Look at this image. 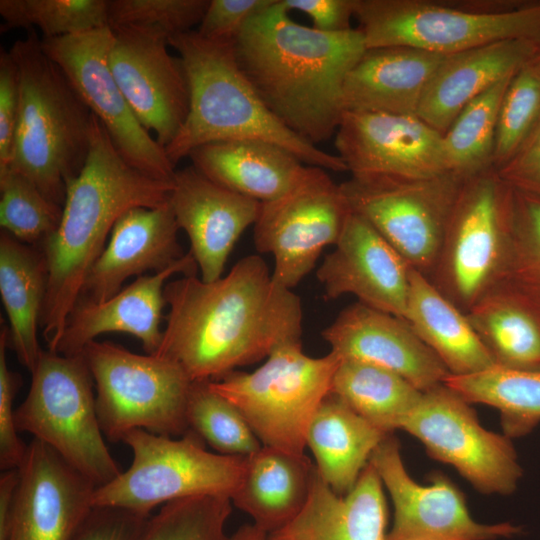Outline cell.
Masks as SVG:
<instances>
[{"mask_svg": "<svg viewBox=\"0 0 540 540\" xmlns=\"http://www.w3.org/2000/svg\"><path fill=\"white\" fill-rule=\"evenodd\" d=\"M164 297L166 326L154 355L176 362L192 381L217 380L302 342L301 300L274 282L259 255L212 282L196 275L168 282Z\"/></svg>", "mask_w": 540, "mask_h": 540, "instance_id": "1", "label": "cell"}, {"mask_svg": "<svg viewBox=\"0 0 540 540\" xmlns=\"http://www.w3.org/2000/svg\"><path fill=\"white\" fill-rule=\"evenodd\" d=\"M232 48L270 111L316 146L336 134L344 82L367 50L359 28L329 33L300 25L281 0L251 18Z\"/></svg>", "mask_w": 540, "mask_h": 540, "instance_id": "2", "label": "cell"}, {"mask_svg": "<svg viewBox=\"0 0 540 540\" xmlns=\"http://www.w3.org/2000/svg\"><path fill=\"white\" fill-rule=\"evenodd\" d=\"M173 185L174 180L155 179L127 163L92 116L86 162L67 185L58 228L42 242L47 289L40 328L49 351H56L87 275L117 220L131 208L167 203Z\"/></svg>", "mask_w": 540, "mask_h": 540, "instance_id": "3", "label": "cell"}, {"mask_svg": "<svg viewBox=\"0 0 540 540\" xmlns=\"http://www.w3.org/2000/svg\"><path fill=\"white\" fill-rule=\"evenodd\" d=\"M180 54L189 88V112L164 148L175 166L197 147L230 140L278 145L308 166L348 172L338 155L323 151L287 128L266 106L240 70L232 43L203 38L196 30L168 39Z\"/></svg>", "mask_w": 540, "mask_h": 540, "instance_id": "4", "label": "cell"}, {"mask_svg": "<svg viewBox=\"0 0 540 540\" xmlns=\"http://www.w3.org/2000/svg\"><path fill=\"white\" fill-rule=\"evenodd\" d=\"M9 51L20 84L9 169L63 206L67 185L88 156L93 115L34 32L17 40Z\"/></svg>", "mask_w": 540, "mask_h": 540, "instance_id": "5", "label": "cell"}, {"mask_svg": "<svg viewBox=\"0 0 540 540\" xmlns=\"http://www.w3.org/2000/svg\"><path fill=\"white\" fill-rule=\"evenodd\" d=\"M354 18L367 49L408 46L452 55L508 40L540 46V3L355 0Z\"/></svg>", "mask_w": 540, "mask_h": 540, "instance_id": "6", "label": "cell"}, {"mask_svg": "<svg viewBox=\"0 0 540 540\" xmlns=\"http://www.w3.org/2000/svg\"><path fill=\"white\" fill-rule=\"evenodd\" d=\"M121 441L130 448L132 462L115 479L96 487L93 506L149 516L157 506L180 499H231L246 468L247 456L212 453L192 430L175 439L135 429Z\"/></svg>", "mask_w": 540, "mask_h": 540, "instance_id": "7", "label": "cell"}, {"mask_svg": "<svg viewBox=\"0 0 540 540\" xmlns=\"http://www.w3.org/2000/svg\"><path fill=\"white\" fill-rule=\"evenodd\" d=\"M340 361L331 350L311 357L302 342L288 343L256 370H235L209 385L241 411L262 446L302 455L309 425L331 393Z\"/></svg>", "mask_w": 540, "mask_h": 540, "instance_id": "8", "label": "cell"}, {"mask_svg": "<svg viewBox=\"0 0 540 540\" xmlns=\"http://www.w3.org/2000/svg\"><path fill=\"white\" fill-rule=\"evenodd\" d=\"M31 375L29 392L15 408L17 430L53 449L96 487L115 479L121 470L104 440L83 354L42 351Z\"/></svg>", "mask_w": 540, "mask_h": 540, "instance_id": "9", "label": "cell"}, {"mask_svg": "<svg viewBox=\"0 0 540 540\" xmlns=\"http://www.w3.org/2000/svg\"><path fill=\"white\" fill-rule=\"evenodd\" d=\"M82 354L93 378L101 430L119 442L131 430L180 437L190 428L187 404L193 381L176 362L92 341Z\"/></svg>", "mask_w": 540, "mask_h": 540, "instance_id": "10", "label": "cell"}, {"mask_svg": "<svg viewBox=\"0 0 540 540\" xmlns=\"http://www.w3.org/2000/svg\"><path fill=\"white\" fill-rule=\"evenodd\" d=\"M508 185L496 169L466 177L428 277L466 313L502 278L509 245Z\"/></svg>", "mask_w": 540, "mask_h": 540, "instance_id": "11", "label": "cell"}, {"mask_svg": "<svg viewBox=\"0 0 540 540\" xmlns=\"http://www.w3.org/2000/svg\"><path fill=\"white\" fill-rule=\"evenodd\" d=\"M465 177L353 176L340 184L351 211L366 219L415 270L429 277Z\"/></svg>", "mask_w": 540, "mask_h": 540, "instance_id": "12", "label": "cell"}, {"mask_svg": "<svg viewBox=\"0 0 540 540\" xmlns=\"http://www.w3.org/2000/svg\"><path fill=\"white\" fill-rule=\"evenodd\" d=\"M401 429L483 494L510 495L522 478L511 438L485 429L471 403L444 383L422 393Z\"/></svg>", "mask_w": 540, "mask_h": 540, "instance_id": "13", "label": "cell"}, {"mask_svg": "<svg viewBox=\"0 0 540 540\" xmlns=\"http://www.w3.org/2000/svg\"><path fill=\"white\" fill-rule=\"evenodd\" d=\"M350 212L340 184L314 166L290 192L261 203L253 240L259 253L273 256L274 282L296 287L315 268L324 248L337 243Z\"/></svg>", "mask_w": 540, "mask_h": 540, "instance_id": "14", "label": "cell"}, {"mask_svg": "<svg viewBox=\"0 0 540 540\" xmlns=\"http://www.w3.org/2000/svg\"><path fill=\"white\" fill-rule=\"evenodd\" d=\"M114 33L108 26L41 39L44 52L61 68L90 112L101 122L115 148L132 167L164 181L176 171L163 147L140 124L109 63Z\"/></svg>", "mask_w": 540, "mask_h": 540, "instance_id": "15", "label": "cell"}, {"mask_svg": "<svg viewBox=\"0 0 540 540\" xmlns=\"http://www.w3.org/2000/svg\"><path fill=\"white\" fill-rule=\"evenodd\" d=\"M369 463L376 470L393 503V523L386 540H496L521 532L508 522L482 524L473 519L462 492L446 476L436 473L428 485L407 472L398 440L387 435Z\"/></svg>", "mask_w": 540, "mask_h": 540, "instance_id": "16", "label": "cell"}, {"mask_svg": "<svg viewBox=\"0 0 540 540\" xmlns=\"http://www.w3.org/2000/svg\"><path fill=\"white\" fill-rule=\"evenodd\" d=\"M110 68L140 124L165 148L189 112V88L181 60L168 51V39L132 28L112 30Z\"/></svg>", "mask_w": 540, "mask_h": 540, "instance_id": "17", "label": "cell"}, {"mask_svg": "<svg viewBox=\"0 0 540 540\" xmlns=\"http://www.w3.org/2000/svg\"><path fill=\"white\" fill-rule=\"evenodd\" d=\"M335 147L353 176L429 177L449 172L443 134L417 115L344 111Z\"/></svg>", "mask_w": 540, "mask_h": 540, "instance_id": "18", "label": "cell"}, {"mask_svg": "<svg viewBox=\"0 0 540 540\" xmlns=\"http://www.w3.org/2000/svg\"><path fill=\"white\" fill-rule=\"evenodd\" d=\"M18 469L6 540H71L94 507L96 485L36 439Z\"/></svg>", "mask_w": 540, "mask_h": 540, "instance_id": "19", "label": "cell"}, {"mask_svg": "<svg viewBox=\"0 0 540 540\" xmlns=\"http://www.w3.org/2000/svg\"><path fill=\"white\" fill-rule=\"evenodd\" d=\"M411 268L366 219L351 211L316 277L327 300L353 295L364 305L404 319Z\"/></svg>", "mask_w": 540, "mask_h": 540, "instance_id": "20", "label": "cell"}, {"mask_svg": "<svg viewBox=\"0 0 540 540\" xmlns=\"http://www.w3.org/2000/svg\"><path fill=\"white\" fill-rule=\"evenodd\" d=\"M169 203L205 282L222 277L232 249L254 225L261 207V202L215 183L193 166L176 171Z\"/></svg>", "mask_w": 540, "mask_h": 540, "instance_id": "21", "label": "cell"}, {"mask_svg": "<svg viewBox=\"0 0 540 540\" xmlns=\"http://www.w3.org/2000/svg\"><path fill=\"white\" fill-rule=\"evenodd\" d=\"M331 351L389 369L421 392L444 383L450 375L437 355L409 323L360 302L345 307L322 331Z\"/></svg>", "mask_w": 540, "mask_h": 540, "instance_id": "22", "label": "cell"}, {"mask_svg": "<svg viewBox=\"0 0 540 540\" xmlns=\"http://www.w3.org/2000/svg\"><path fill=\"white\" fill-rule=\"evenodd\" d=\"M198 266L189 251L173 266L152 275H142L104 301L80 297L73 307L56 353L81 354L87 344L104 333H126L141 341L147 354L159 348L160 323L166 305V281L175 274L196 275Z\"/></svg>", "mask_w": 540, "mask_h": 540, "instance_id": "23", "label": "cell"}, {"mask_svg": "<svg viewBox=\"0 0 540 540\" xmlns=\"http://www.w3.org/2000/svg\"><path fill=\"white\" fill-rule=\"evenodd\" d=\"M178 230L169 201L126 211L91 267L80 297L104 301L118 293L129 277L161 272L179 262L186 253L178 242Z\"/></svg>", "mask_w": 540, "mask_h": 540, "instance_id": "24", "label": "cell"}, {"mask_svg": "<svg viewBox=\"0 0 540 540\" xmlns=\"http://www.w3.org/2000/svg\"><path fill=\"white\" fill-rule=\"evenodd\" d=\"M387 505L382 482L368 463L355 486L335 493L314 468L308 498L271 540H386Z\"/></svg>", "mask_w": 540, "mask_h": 540, "instance_id": "25", "label": "cell"}, {"mask_svg": "<svg viewBox=\"0 0 540 540\" xmlns=\"http://www.w3.org/2000/svg\"><path fill=\"white\" fill-rule=\"evenodd\" d=\"M539 53L536 43L508 40L448 55L429 82L417 116L444 134L469 102Z\"/></svg>", "mask_w": 540, "mask_h": 540, "instance_id": "26", "label": "cell"}, {"mask_svg": "<svg viewBox=\"0 0 540 540\" xmlns=\"http://www.w3.org/2000/svg\"><path fill=\"white\" fill-rule=\"evenodd\" d=\"M447 56L408 46L367 49L344 82L343 110L417 115Z\"/></svg>", "mask_w": 540, "mask_h": 540, "instance_id": "27", "label": "cell"}, {"mask_svg": "<svg viewBox=\"0 0 540 540\" xmlns=\"http://www.w3.org/2000/svg\"><path fill=\"white\" fill-rule=\"evenodd\" d=\"M188 157L215 183L261 203L294 189L309 167L286 149L259 140H230L202 145Z\"/></svg>", "mask_w": 540, "mask_h": 540, "instance_id": "28", "label": "cell"}, {"mask_svg": "<svg viewBox=\"0 0 540 540\" xmlns=\"http://www.w3.org/2000/svg\"><path fill=\"white\" fill-rule=\"evenodd\" d=\"M314 468L305 454L262 446L247 456L241 484L231 502L251 517L252 524L273 533L305 505Z\"/></svg>", "mask_w": 540, "mask_h": 540, "instance_id": "29", "label": "cell"}, {"mask_svg": "<svg viewBox=\"0 0 540 540\" xmlns=\"http://www.w3.org/2000/svg\"><path fill=\"white\" fill-rule=\"evenodd\" d=\"M404 319L451 375L472 374L495 365L466 313L413 268Z\"/></svg>", "mask_w": 540, "mask_h": 540, "instance_id": "30", "label": "cell"}, {"mask_svg": "<svg viewBox=\"0 0 540 540\" xmlns=\"http://www.w3.org/2000/svg\"><path fill=\"white\" fill-rule=\"evenodd\" d=\"M387 435L330 393L309 425L306 447L313 454L320 478L335 493L345 495Z\"/></svg>", "mask_w": 540, "mask_h": 540, "instance_id": "31", "label": "cell"}, {"mask_svg": "<svg viewBox=\"0 0 540 540\" xmlns=\"http://www.w3.org/2000/svg\"><path fill=\"white\" fill-rule=\"evenodd\" d=\"M47 289L44 254L4 230L0 233V295L8 320V345L34 370L41 352L38 328Z\"/></svg>", "mask_w": 540, "mask_h": 540, "instance_id": "32", "label": "cell"}, {"mask_svg": "<svg viewBox=\"0 0 540 540\" xmlns=\"http://www.w3.org/2000/svg\"><path fill=\"white\" fill-rule=\"evenodd\" d=\"M534 306L499 284L466 312L495 365L540 369V316Z\"/></svg>", "mask_w": 540, "mask_h": 540, "instance_id": "33", "label": "cell"}, {"mask_svg": "<svg viewBox=\"0 0 540 540\" xmlns=\"http://www.w3.org/2000/svg\"><path fill=\"white\" fill-rule=\"evenodd\" d=\"M331 393L371 425L392 434L401 429L423 392L389 369L344 358L334 374Z\"/></svg>", "mask_w": 540, "mask_h": 540, "instance_id": "34", "label": "cell"}, {"mask_svg": "<svg viewBox=\"0 0 540 540\" xmlns=\"http://www.w3.org/2000/svg\"><path fill=\"white\" fill-rule=\"evenodd\" d=\"M444 384L469 403L499 410L504 434L523 436L540 422V369L494 365L467 375H448Z\"/></svg>", "mask_w": 540, "mask_h": 540, "instance_id": "35", "label": "cell"}, {"mask_svg": "<svg viewBox=\"0 0 540 540\" xmlns=\"http://www.w3.org/2000/svg\"><path fill=\"white\" fill-rule=\"evenodd\" d=\"M513 75L469 102L443 134L449 172L466 178L493 167L498 113Z\"/></svg>", "mask_w": 540, "mask_h": 540, "instance_id": "36", "label": "cell"}, {"mask_svg": "<svg viewBox=\"0 0 540 540\" xmlns=\"http://www.w3.org/2000/svg\"><path fill=\"white\" fill-rule=\"evenodd\" d=\"M187 421L190 430L220 454L250 456L262 447L241 411L215 392L209 380L193 381Z\"/></svg>", "mask_w": 540, "mask_h": 540, "instance_id": "37", "label": "cell"}, {"mask_svg": "<svg viewBox=\"0 0 540 540\" xmlns=\"http://www.w3.org/2000/svg\"><path fill=\"white\" fill-rule=\"evenodd\" d=\"M0 15L2 31L36 26L43 39L57 38L108 26V1L1 0Z\"/></svg>", "mask_w": 540, "mask_h": 540, "instance_id": "38", "label": "cell"}, {"mask_svg": "<svg viewBox=\"0 0 540 540\" xmlns=\"http://www.w3.org/2000/svg\"><path fill=\"white\" fill-rule=\"evenodd\" d=\"M232 502L223 496H197L166 503L151 514L137 540H228L225 526Z\"/></svg>", "mask_w": 540, "mask_h": 540, "instance_id": "39", "label": "cell"}, {"mask_svg": "<svg viewBox=\"0 0 540 540\" xmlns=\"http://www.w3.org/2000/svg\"><path fill=\"white\" fill-rule=\"evenodd\" d=\"M62 206L50 201L26 177L0 173V225L26 244L42 243L59 226Z\"/></svg>", "mask_w": 540, "mask_h": 540, "instance_id": "40", "label": "cell"}, {"mask_svg": "<svg viewBox=\"0 0 540 540\" xmlns=\"http://www.w3.org/2000/svg\"><path fill=\"white\" fill-rule=\"evenodd\" d=\"M539 121L540 71L529 62L513 75L500 105L494 169H500L513 158Z\"/></svg>", "mask_w": 540, "mask_h": 540, "instance_id": "41", "label": "cell"}, {"mask_svg": "<svg viewBox=\"0 0 540 540\" xmlns=\"http://www.w3.org/2000/svg\"><path fill=\"white\" fill-rule=\"evenodd\" d=\"M209 0H108L112 30L139 29L167 39L199 26Z\"/></svg>", "mask_w": 540, "mask_h": 540, "instance_id": "42", "label": "cell"}, {"mask_svg": "<svg viewBox=\"0 0 540 540\" xmlns=\"http://www.w3.org/2000/svg\"><path fill=\"white\" fill-rule=\"evenodd\" d=\"M8 326L0 333V468L2 471L19 468L27 445L20 439L15 424V396L21 386V376L9 369L6 358Z\"/></svg>", "mask_w": 540, "mask_h": 540, "instance_id": "43", "label": "cell"}, {"mask_svg": "<svg viewBox=\"0 0 540 540\" xmlns=\"http://www.w3.org/2000/svg\"><path fill=\"white\" fill-rule=\"evenodd\" d=\"M276 0H209L196 29L205 39L233 43L246 23Z\"/></svg>", "mask_w": 540, "mask_h": 540, "instance_id": "44", "label": "cell"}, {"mask_svg": "<svg viewBox=\"0 0 540 540\" xmlns=\"http://www.w3.org/2000/svg\"><path fill=\"white\" fill-rule=\"evenodd\" d=\"M149 516L94 506L71 540H137Z\"/></svg>", "mask_w": 540, "mask_h": 540, "instance_id": "45", "label": "cell"}, {"mask_svg": "<svg viewBox=\"0 0 540 540\" xmlns=\"http://www.w3.org/2000/svg\"><path fill=\"white\" fill-rule=\"evenodd\" d=\"M20 102L18 67L10 51L0 53V173L9 169Z\"/></svg>", "mask_w": 540, "mask_h": 540, "instance_id": "46", "label": "cell"}, {"mask_svg": "<svg viewBox=\"0 0 540 540\" xmlns=\"http://www.w3.org/2000/svg\"><path fill=\"white\" fill-rule=\"evenodd\" d=\"M496 171L508 185L540 195V121L513 158Z\"/></svg>", "mask_w": 540, "mask_h": 540, "instance_id": "47", "label": "cell"}, {"mask_svg": "<svg viewBox=\"0 0 540 540\" xmlns=\"http://www.w3.org/2000/svg\"><path fill=\"white\" fill-rule=\"evenodd\" d=\"M290 12L300 11L308 15L313 28L322 32H343L352 29L355 0H281Z\"/></svg>", "mask_w": 540, "mask_h": 540, "instance_id": "48", "label": "cell"}, {"mask_svg": "<svg viewBox=\"0 0 540 540\" xmlns=\"http://www.w3.org/2000/svg\"><path fill=\"white\" fill-rule=\"evenodd\" d=\"M19 469H8L0 476V540L8 535L19 484Z\"/></svg>", "mask_w": 540, "mask_h": 540, "instance_id": "49", "label": "cell"}, {"mask_svg": "<svg viewBox=\"0 0 540 540\" xmlns=\"http://www.w3.org/2000/svg\"><path fill=\"white\" fill-rule=\"evenodd\" d=\"M228 540H271L270 534L254 524H245L238 528Z\"/></svg>", "mask_w": 540, "mask_h": 540, "instance_id": "50", "label": "cell"}, {"mask_svg": "<svg viewBox=\"0 0 540 540\" xmlns=\"http://www.w3.org/2000/svg\"><path fill=\"white\" fill-rule=\"evenodd\" d=\"M530 63L540 71V53Z\"/></svg>", "mask_w": 540, "mask_h": 540, "instance_id": "51", "label": "cell"}, {"mask_svg": "<svg viewBox=\"0 0 540 540\" xmlns=\"http://www.w3.org/2000/svg\"><path fill=\"white\" fill-rule=\"evenodd\" d=\"M427 540H460V539L439 538V539H427Z\"/></svg>", "mask_w": 540, "mask_h": 540, "instance_id": "52", "label": "cell"}]
</instances>
